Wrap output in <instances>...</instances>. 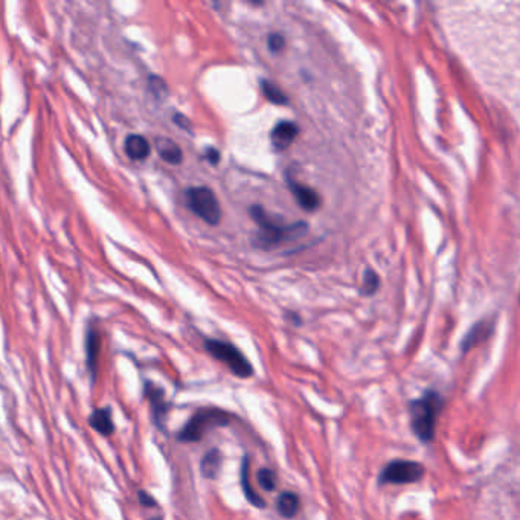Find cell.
<instances>
[{"label": "cell", "mask_w": 520, "mask_h": 520, "mask_svg": "<svg viewBox=\"0 0 520 520\" xmlns=\"http://www.w3.org/2000/svg\"><path fill=\"white\" fill-rule=\"evenodd\" d=\"M249 215L257 223L260 230L253 234L251 242L255 247L262 251L275 249L276 246L285 242H293L296 238L304 237L308 232L306 221H296L292 225H281L274 215H270L262 206L253 205L249 207Z\"/></svg>", "instance_id": "6da1fadb"}, {"label": "cell", "mask_w": 520, "mask_h": 520, "mask_svg": "<svg viewBox=\"0 0 520 520\" xmlns=\"http://www.w3.org/2000/svg\"><path fill=\"white\" fill-rule=\"evenodd\" d=\"M444 406L443 397L434 389L424 391V394L409 403L411 427L423 443H430L435 438L436 420Z\"/></svg>", "instance_id": "7a4b0ae2"}, {"label": "cell", "mask_w": 520, "mask_h": 520, "mask_svg": "<svg viewBox=\"0 0 520 520\" xmlns=\"http://www.w3.org/2000/svg\"><path fill=\"white\" fill-rule=\"evenodd\" d=\"M205 348L214 359L225 363L237 377L249 379L253 375V366L249 360L232 343L210 339L205 342Z\"/></svg>", "instance_id": "3957f363"}, {"label": "cell", "mask_w": 520, "mask_h": 520, "mask_svg": "<svg viewBox=\"0 0 520 520\" xmlns=\"http://www.w3.org/2000/svg\"><path fill=\"white\" fill-rule=\"evenodd\" d=\"M229 413L221 409H200L180 430L179 439L185 443H196L205 436L207 430L214 427L228 426L230 423Z\"/></svg>", "instance_id": "277c9868"}, {"label": "cell", "mask_w": 520, "mask_h": 520, "mask_svg": "<svg viewBox=\"0 0 520 520\" xmlns=\"http://www.w3.org/2000/svg\"><path fill=\"white\" fill-rule=\"evenodd\" d=\"M187 203L197 217L211 226L219 225L221 220V207L217 196L207 187H194L187 189Z\"/></svg>", "instance_id": "5b68a950"}, {"label": "cell", "mask_w": 520, "mask_h": 520, "mask_svg": "<svg viewBox=\"0 0 520 520\" xmlns=\"http://www.w3.org/2000/svg\"><path fill=\"white\" fill-rule=\"evenodd\" d=\"M424 468L423 464L415 462V461H406V459H397L389 462L388 466L381 470L379 481L380 484H395V485H404V484H415L423 479L424 476Z\"/></svg>", "instance_id": "8992f818"}, {"label": "cell", "mask_w": 520, "mask_h": 520, "mask_svg": "<svg viewBox=\"0 0 520 520\" xmlns=\"http://www.w3.org/2000/svg\"><path fill=\"white\" fill-rule=\"evenodd\" d=\"M287 185H289L293 197L296 198V202H298V205L302 207L304 211L313 212L319 210L322 200H321V196H319L313 188L294 182L292 178H287Z\"/></svg>", "instance_id": "52a82bcc"}, {"label": "cell", "mask_w": 520, "mask_h": 520, "mask_svg": "<svg viewBox=\"0 0 520 520\" xmlns=\"http://www.w3.org/2000/svg\"><path fill=\"white\" fill-rule=\"evenodd\" d=\"M298 134H299V127L294 123L292 121L278 123L270 133L271 147H274L276 151H285L292 145L293 141L298 138Z\"/></svg>", "instance_id": "ba28073f"}, {"label": "cell", "mask_w": 520, "mask_h": 520, "mask_svg": "<svg viewBox=\"0 0 520 520\" xmlns=\"http://www.w3.org/2000/svg\"><path fill=\"white\" fill-rule=\"evenodd\" d=\"M493 328H494L493 321L491 322L481 321V322H478L475 326H471V330L466 334V338H464V340L461 343L462 353H467V351H470L471 348L476 347L478 343H481V342H484V340L490 338L491 333H493Z\"/></svg>", "instance_id": "9c48e42d"}, {"label": "cell", "mask_w": 520, "mask_h": 520, "mask_svg": "<svg viewBox=\"0 0 520 520\" xmlns=\"http://www.w3.org/2000/svg\"><path fill=\"white\" fill-rule=\"evenodd\" d=\"M125 155L133 161H143L150 156L151 147L148 141L141 134H129L124 141Z\"/></svg>", "instance_id": "30bf717a"}, {"label": "cell", "mask_w": 520, "mask_h": 520, "mask_svg": "<svg viewBox=\"0 0 520 520\" xmlns=\"http://www.w3.org/2000/svg\"><path fill=\"white\" fill-rule=\"evenodd\" d=\"M156 150L159 156H161L165 162L171 164V165H179L183 161V153L180 147L170 138H156Z\"/></svg>", "instance_id": "8fae6325"}, {"label": "cell", "mask_w": 520, "mask_h": 520, "mask_svg": "<svg viewBox=\"0 0 520 520\" xmlns=\"http://www.w3.org/2000/svg\"><path fill=\"white\" fill-rule=\"evenodd\" d=\"M249 456H244L243 462H242V473H239V482H242L243 493L246 496V499L249 501L253 507L257 508H266V501L261 499L257 494V491L253 490L251 478H249Z\"/></svg>", "instance_id": "7c38bea8"}, {"label": "cell", "mask_w": 520, "mask_h": 520, "mask_svg": "<svg viewBox=\"0 0 520 520\" xmlns=\"http://www.w3.org/2000/svg\"><path fill=\"white\" fill-rule=\"evenodd\" d=\"M299 507H301V501L298 498V494H294L293 491H283L278 496L276 510L283 517L293 519L296 514L299 513Z\"/></svg>", "instance_id": "4fadbf2b"}, {"label": "cell", "mask_w": 520, "mask_h": 520, "mask_svg": "<svg viewBox=\"0 0 520 520\" xmlns=\"http://www.w3.org/2000/svg\"><path fill=\"white\" fill-rule=\"evenodd\" d=\"M221 462H223V456L219 449H212L207 452L202 458V462H200V470H202L203 478L206 479L217 478L221 468Z\"/></svg>", "instance_id": "5bb4252c"}, {"label": "cell", "mask_w": 520, "mask_h": 520, "mask_svg": "<svg viewBox=\"0 0 520 520\" xmlns=\"http://www.w3.org/2000/svg\"><path fill=\"white\" fill-rule=\"evenodd\" d=\"M100 347H101L100 334L95 331L93 328H90V330L87 331V338H86V353H87V365H89V370L93 375L95 372H97Z\"/></svg>", "instance_id": "9a60e30c"}, {"label": "cell", "mask_w": 520, "mask_h": 520, "mask_svg": "<svg viewBox=\"0 0 520 520\" xmlns=\"http://www.w3.org/2000/svg\"><path fill=\"white\" fill-rule=\"evenodd\" d=\"M89 423L95 430L100 432V434H102V435H110L115 429L109 409H97V411H95L90 415Z\"/></svg>", "instance_id": "2e32d148"}, {"label": "cell", "mask_w": 520, "mask_h": 520, "mask_svg": "<svg viewBox=\"0 0 520 520\" xmlns=\"http://www.w3.org/2000/svg\"><path fill=\"white\" fill-rule=\"evenodd\" d=\"M147 397L150 398L151 407H153V411L156 413V420L157 421L164 420L165 413H166V403H165V398H164V391L151 386V385H147Z\"/></svg>", "instance_id": "e0dca14e"}, {"label": "cell", "mask_w": 520, "mask_h": 520, "mask_svg": "<svg viewBox=\"0 0 520 520\" xmlns=\"http://www.w3.org/2000/svg\"><path fill=\"white\" fill-rule=\"evenodd\" d=\"M260 84H261V92L264 93V97H266L271 104L284 106V104L289 102L287 95L281 89H279V87L275 83L269 81V79H261Z\"/></svg>", "instance_id": "ac0fdd59"}, {"label": "cell", "mask_w": 520, "mask_h": 520, "mask_svg": "<svg viewBox=\"0 0 520 520\" xmlns=\"http://www.w3.org/2000/svg\"><path fill=\"white\" fill-rule=\"evenodd\" d=\"M379 287H380V278L377 275V271H374L371 269H366L365 274H363L362 287H360V294L371 296L379 290Z\"/></svg>", "instance_id": "d6986e66"}, {"label": "cell", "mask_w": 520, "mask_h": 520, "mask_svg": "<svg viewBox=\"0 0 520 520\" xmlns=\"http://www.w3.org/2000/svg\"><path fill=\"white\" fill-rule=\"evenodd\" d=\"M257 481L266 491H274L276 487V475L270 468H261L257 473Z\"/></svg>", "instance_id": "ffe728a7"}, {"label": "cell", "mask_w": 520, "mask_h": 520, "mask_svg": "<svg viewBox=\"0 0 520 520\" xmlns=\"http://www.w3.org/2000/svg\"><path fill=\"white\" fill-rule=\"evenodd\" d=\"M148 89L150 92L155 95L156 98H164L165 95L168 93V89H166V84L162 78H159L156 75H151L148 78Z\"/></svg>", "instance_id": "44dd1931"}, {"label": "cell", "mask_w": 520, "mask_h": 520, "mask_svg": "<svg viewBox=\"0 0 520 520\" xmlns=\"http://www.w3.org/2000/svg\"><path fill=\"white\" fill-rule=\"evenodd\" d=\"M267 46L271 52H281L285 46V38L281 34H270L267 38Z\"/></svg>", "instance_id": "7402d4cb"}, {"label": "cell", "mask_w": 520, "mask_h": 520, "mask_svg": "<svg viewBox=\"0 0 520 520\" xmlns=\"http://www.w3.org/2000/svg\"><path fill=\"white\" fill-rule=\"evenodd\" d=\"M205 159L211 165H219V162H220V151L212 148V147L207 148L206 153H205Z\"/></svg>", "instance_id": "603a6c76"}, {"label": "cell", "mask_w": 520, "mask_h": 520, "mask_svg": "<svg viewBox=\"0 0 520 520\" xmlns=\"http://www.w3.org/2000/svg\"><path fill=\"white\" fill-rule=\"evenodd\" d=\"M174 123H175V124H178L179 127H182V129H183V130H188V132H191V125H189V121H188V119H187L185 116H183V115H180V113H175V115H174Z\"/></svg>", "instance_id": "cb8c5ba5"}, {"label": "cell", "mask_w": 520, "mask_h": 520, "mask_svg": "<svg viewBox=\"0 0 520 520\" xmlns=\"http://www.w3.org/2000/svg\"><path fill=\"white\" fill-rule=\"evenodd\" d=\"M139 501H141V503H142L143 507H155L156 505V501L153 498H151L150 494L143 493V491L139 493Z\"/></svg>", "instance_id": "d4e9b609"}, {"label": "cell", "mask_w": 520, "mask_h": 520, "mask_svg": "<svg viewBox=\"0 0 520 520\" xmlns=\"http://www.w3.org/2000/svg\"><path fill=\"white\" fill-rule=\"evenodd\" d=\"M287 319H289V321H292L294 325H301L302 324V319L298 315H296V313H292V311H289V313H287Z\"/></svg>", "instance_id": "484cf974"}, {"label": "cell", "mask_w": 520, "mask_h": 520, "mask_svg": "<svg viewBox=\"0 0 520 520\" xmlns=\"http://www.w3.org/2000/svg\"><path fill=\"white\" fill-rule=\"evenodd\" d=\"M156 520H161V519H156Z\"/></svg>", "instance_id": "4316f807"}]
</instances>
